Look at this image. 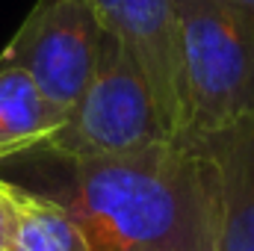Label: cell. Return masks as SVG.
<instances>
[{"label":"cell","instance_id":"1","mask_svg":"<svg viewBox=\"0 0 254 251\" xmlns=\"http://www.w3.org/2000/svg\"><path fill=\"white\" fill-rule=\"evenodd\" d=\"M60 163L65 187L48 198L68 210L89 251H219V178L201 139Z\"/></svg>","mask_w":254,"mask_h":251},{"label":"cell","instance_id":"2","mask_svg":"<svg viewBox=\"0 0 254 251\" xmlns=\"http://www.w3.org/2000/svg\"><path fill=\"white\" fill-rule=\"evenodd\" d=\"M184 136L204 139L254 110V33L228 0H178Z\"/></svg>","mask_w":254,"mask_h":251},{"label":"cell","instance_id":"3","mask_svg":"<svg viewBox=\"0 0 254 251\" xmlns=\"http://www.w3.org/2000/svg\"><path fill=\"white\" fill-rule=\"evenodd\" d=\"M169 133L154 95L125 48L104 33L101 57L65 125L42 145L60 160H116L142 154Z\"/></svg>","mask_w":254,"mask_h":251},{"label":"cell","instance_id":"4","mask_svg":"<svg viewBox=\"0 0 254 251\" xmlns=\"http://www.w3.org/2000/svg\"><path fill=\"white\" fill-rule=\"evenodd\" d=\"M101 45L104 30L89 0H36L0 57L24 68L68 113L95 74Z\"/></svg>","mask_w":254,"mask_h":251},{"label":"cell","instance_id":"5","mask_svg":"<svg viewBox=\"0 0 254 251\" xmlns=\"http://www.w3.org/2000/svg\"><path fill=\"white\" fill-rule=\"evenodd\" d=\"M101 30L142 71L169 139L184 136V86L178 54V0H89Z\"/></svg>","mask_w":254,"mask_h":251},{"label":"cell","instance_id":"6","mask_svg":"<svg viewBox=\"0 0 254 251\" xmlns=\"http://www.w3.org/2000/svg\"><path fill=\"white\" fill-rule=\"evenodd\" d=\"M201 142L219 178V251H254V110Z\"/></svg>","mask_w":254,"mask_h":251},{"label":"cell","instance_id":"7","mask_svg":"<svg viewBox=\"0 0 254 251\" xmlns=\"http://www.w3.org/2000/svg\"><path fill=\"white\" fill-rule=\"evenodd\" d=\"M65 116L24 68L0 57V163L42 148Z\"/></svg>","mask_w":254,"mask_h":251},{"label":"cell","instance_id":"8","mask_svg":"<svg viewBox=\"0 0 254 251\" xmlns=\"http://www.w3.org/2000/svg\"><path fill=\"white\" fill-rule=\"evenodd\" d=\"M9 251H89V246L63 204L18 187V216Z\"/></svg>","mask_w":254,"mask_h":251},{"label":"cell","instance_id":"9","mask_svg":"<svg viewBox=\"0 0 254 251\" xmlns=\"http://www.w3.org/2000/svg\"><path fill=\"white\" fill-rule=\"evenodd\" d=\"M15 216H18V187L9 181H0V251H9Z\"/></svg>","mask_w":254,"mask_h":251},{"label":"cell","instance_id":"10","mask_svg":"<svg viewBox=\"0 0 254 251\" xmlns=\"http://www.w3.org/2000/svg\"><path fill=\"white\" fill-rule=\"evenodd\" d=\"M234 9H237V15L252 27V33H254V0H228Z\"/></svg>","mask_w":254,"mask_h":251}]
</instances>
